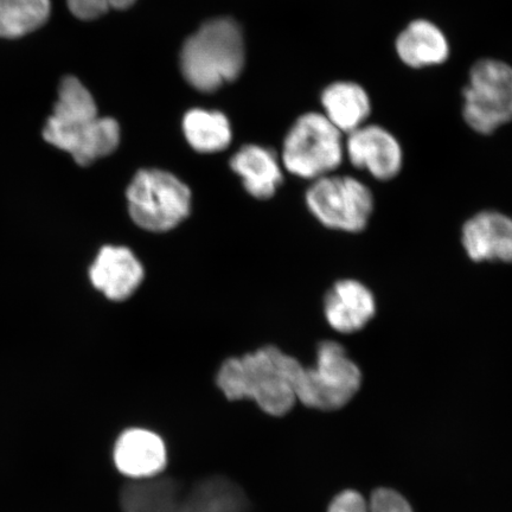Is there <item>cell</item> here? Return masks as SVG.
<instances>
[{
    "mask_svg": "<svg viewBox=\"0 0 512 512\" xmlns=\"http://www.w3.org/2000/svg\"><path fill=\"white\" fill-rule=\"evenodd\" d=\"M303 364L275 345L230 357L216 375L217 387L230 401L252 400L267 414L283 416L297 402Z\"/></svg>",
    "mask_w": 512,
    "mask_h": 512,
    "instance_id": "obj_1",
    "label": "cell"
},
{
    "mask_svg": "<svg viewBox=\"0 0 512 512\" xmlns=\"http://www.w3.org/2000/svg\"><path fill=\"white\" fill-rule=\"evenodd\" d=\"M43 138L87 168L117 151L121 131L117 120L99 117L95 100L81 81L66 76L60 83L59 100L44 127Z\"/></svg>",
    "mask_w": 512,
    "mask_h": 512,
    "instance_id": "obj_2",
    "label": "cell"
},
{
    "mask_svg": "<svg viewBox=\"0 0 512 512\" xmlns=\"http://www.w3.org/2000/svg\"><path fill=\"white\" fill-rule=\"evenodd\" d=\"M245 66V44L239 24L230 18L204 23L184 43L181 69L185 80L204 93L239 78Z\"/></svg>",
    "mask_w": 512,
    "mask_h": 512,
    "instance_id": "obj_3",
    "label": "cell"
},
{
    "mask_svg": "<svg viewBox=\"0 0 512 512\" xmlns=\"http://www.w3.org/2000/svg\"><path fill=\"white\" fill-rule=\"evenodd\" d=\"M127 214L139 229L150 234H165L189 219L192 191L171 171L140 169L125 191Z\"/></svg>",
    "mask_w": 512,
    "mask_h": 512,
    "instance_id": "obj_4",
    "label": "cell"
},
{
    "mask_svg": "<svg viewBox=\"0 0 512 512\" xmlns=\"http://www.w3.org/2000/svg\"><path fill=\"white\" fill-rule=\"evenodd\" d=\"M344 157L343 133L323 113L311 112L287 132L280 160L288 174L312 182L334 174Z\"/></svg>",
    "mask_w": 512,
    "mask_h": 512,
    "instance_id": "obj_5",
    "label": "cell"
},
{
    "mask_svg": "<svg viewBox=\"0 0 512 512\" xmlns=\"http://www.w3.org/2000/svg\"><path fill=\"white\" fill-rule=\"evenodd\" d=\"M361 384V369L343 345L323 341L316 350L315 366L300 371L297 401L319 411H336L354 398Z\"/></svg>",
    "mask_w": 512,
    "mask_h": 512,
    "instance_id": "obj_6",
    "label": "cell"
},
{
    "mask_svg": "<svg viewBox=\"0 0 512 512\" xmlns=\"http://www.w3.org/2000/svg\"><path fill=\"white\" fill-rule=\"evenodd\" d=\"M305 204L325 228L361 233L374 213L375 198L360 179L331 174L311 182L305 192Z\"/></svg>",
    "mask_w": 512,
    "mask_h": 512,
    "instance_id": "obj_7",
    "label": "cell"
},
{
    "mask_svg": "<svg viewBox=\"0 0 512 512\" xmlns=\"http://www.w3.org/2000/svg\"><path fill=\"white\" fill-rule=\"evenodd\" d=\"M463 118L479 134H492L512 120V67L483 59L470 69L463 91Z\"/></svg>",
    "mask_w": 512,
    "mask_h": 512,
    "instance_id": "obj_8",
    "label": "cell"
},
{
    "mask_svg": "<svg viewBox=\"0 0 512 512\" xmlns=\"http://www.w3.org/2000/svg\"><path fill=\"white\" fill-rule=\"evenodd\" d=\"M344 151L352 166L377 181H392L402 170V146L392 132L380 125L367 123L347 134Z\"/></svg>",
    "mask_w": 512,
    "mask_h": 512,
    "instance_id": "obj_9",
    "label": "cell"
},
{
    "mask_svg": "<svg viewBox=\"0 0 512 512\" xmlns=\"http://www.w3.org/2000/svg\"><path fill=\"white\" fill-rule=\"evenodd\" d=\"M145 277L142 260L124 245L102 246L88 270L95 290L113 303L131 299L142 287Z\"/></svg>",
    "mask_w": 512,
    "mask_h": 512,
    "instance_id": "obj_10",
    "label": "cell"
},
{
    "mask_svg": "<svg viewBox=\"0 0 512 512\" xmlns=\"http://www.w3.org/2000/svg\"><path fill=\"white\" fill-rule=\"evenodd\" d=\"M376 311L374 293L367 285L355 279L337 281L324 297L326 323L339 334L360 332L373 320Z\"/></svg>",
    "mask_w": 512,
    "mask_h": 512,
    "instance_id": "obj_11",
    "label": "cell"
},
{
    "mask_svg": "<svg viewBox=\"0 0 512 512\" xmlns=\"http://www.w3.org/2000/svg\"><path fill=\"white\" fill-rule=\"evenodd\" d=\"M467 256L475 262H512V217L485 210L470 217L462 229Z\"/></svg>",
    "mask_w": 512,
    "mask_h": 512,
    "instance_id": "obj_12",
    "label": "cell"
},
{
    "mask_svg": "<svg viewBox=\"0 0 512 512\" xmlns=\"http://www.w3.org/2000/svg\"><path fill=\"white\" fill-rule=\"evenodd\" d=\"M229 166L254 200H271L284 184L285 170L280 157L265 146L243 145L230 158Z\"/></svg>",
    "mask_w": 512,
    "mask_h": 512,
    "instance_id": "obj_13",
    "label": "cell"
},
{
    "mask_svg": "<svg viewBox=\"0 0 512 512\" xmlns=\"http://www.w3.org/2000/svg\"><path fill=\"white\" fill-rule=\"evenodd\" d=\"M113 458L119 472L133 480L159 476L168 460L163 439L143 428H132L121 434Z\"/></svg>",
    "mask_w": 512,
    "mask_h": 512,
    "instance_id": "obj_14",
    "label": "cell"
},
{
    "mask_svg": "<svg viewBox=\"0 0 512 512\" xmlns=\"http://www.w3.org/2000/svg\"><path fill=\"white\" fill-rule=\"evenodd\" d=\"M395 50L399 59L414 69L439 66L451 53L445 32L428 19L409 23L396 38Z\"/></svg>",
    "mask_w": 512,
    "mask_h": 512,
    "instance_id": "obj_15",
    "label": "cell"
},
{
    "mask_svg": "<svg viewBox=\"0 0 512 512\" xmlns=\"http://www.w3.org/2000/svg\"><path fill=\"white\" fill-rule=\"evenodd\" d=\"M324 115L343 134H349L368 123L371 114L370 95L360 83L337 81L320 96Z\"/></svg>",
    "mask_w": 512,
    "mask_h": 512,
    "instance_id": "obj_16",
    "label": "cell"
},
{
    "mask_svg": "<svg viewBox=\"0 0 512 512\" xmlns=\"http://www.w3.org/2000/svg\"><path fill=\"white\" fill-rule=\"evenodd\" d=\"M248 499L238 484L210 477L183 491L170 512H248Z\"/></svg>",
    "mask_w": 512,
    "mask_h": 512,
    "instance_id": "obj_17",
    "label": "cell"
},
{
    "mask_svg": "<svg viewBox=\"0 0 512 512\" xmlns=\"http://www.w3.org/2000/svg\"><path fill=\"white\" fill-rule=\"evenodd\" d=\"M182 127L191 149L204 155L220 153L232 143V126L219 111L195 108L185 114Z\"/></svg>",
    "mask_w": 512,
    "mask_h": 512,
    "instance_id": "obj_18",
    "label": "cell"
},
{
    "mask_svg": "<svg viewBox=\"0 0 512 512\" xmlns=\"http://www.w3.org/2000/svg\"><path fill=\"white\" fill-rule=\"evenodd\" d=\"M183 491V485L172 478L133 480L121 491L120 504L124 512H170Z\"/></svg>",
    "mask_w": 512,
    "mask_h": 512,
    "instance_id": "obj_19",
    "label": "cell"
},
{
    "mask_svg": "<svg viewBox=\"0 0 512 512\" xmlns=\"http://www.w3.org/2000/svg\"><path fill=\"white\" fill-rule=\"evenodd\" d=\"M50 0H0V37L21 38L47 23Z\"/></svg>",
    "mask_w": 512,
    "mask_h": 512,
    "instance_id": "obj_20",
    "label": "cell"
},
{
    "mask_svg": "<svg viewBox=\"0 0 512 512\" xmlns=\"http://www.w3.org/2000/svg\"><path fill=\"white\" fill-rule=\"evenodd\" d=\"M328 512H414L406 498L392 489H377L370 501L356 491L339 494L330 504Z\"/></svg>",
    "mask_w": 512,
    "mask_h": 512,
    "instance_id": "obj_21",
    "label": "cell"
},
{
    "mask_svg": "<svg viewBox=\"0 0 512 512\" xmlns=\"http://www.w3.org/2000/svg\"><path fill=\"white\" fill-rule=\"evenodd\" d=\"M134 2L136 0H67L70 12L82 21H92L113 9L130 8Z\"/></svg>",
    "mask_w": 512,
    "mask_h": 512,
    "instance_id": "obj_22",
    "label": "cell"
}]
</instances>
